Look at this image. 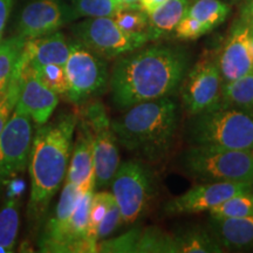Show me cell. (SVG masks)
<instances>
[{
  "mask_svg": "<svg viewBox=\"0 0 253 253\" xmlns=\"http://www.w3.org/2000/svg\"><path fill=\"white\" fill-rule=\"evenodd\" d=\"M182 47L157 45L120 56L110 73L112 102L119 110L135 104L171 97L189 69Z\"/></svg>",
  "mask_w": 253,
  "mask_h": 253,
  "instance_id": "obj_1",
  "label": "cell"
},
{
  "mask_svg": "<svg viewBox=\"0 0 253 253\" xmlns=\"http://www.w3.org/2000/svg\"><path fill=\"white\" fill-rule=\"evenodd\" d=\"M78 120V114L65 113L37 129L30 154L28 214L33 220L43 217L67 175Z\"/></svg>",
  "mask_w": 253,
  "mask_h": 253,
  "instance_id": "obj_2",
  "label": "cell"
},
{
  "mask_svg": "<svg viewBox=\"0 0 253 253\" xmlns=\"http://www.w3.org/2000/svg\"><path fill=\"white\" fill-rule=\"evenodd\" d=\"M119 144L140 160L158 162L172 148L178 128V106L171 97L141 102L112 121Z\"/></svg>",
  "mask_w": 253,
  "mask_h": 253,
  "instance_id": "obj_3",
  "label": "cell"
},
{
  "mask_svg": "<svg viewBox=\"0 0 253 253\" xmlns=\"http://www.w3.org/2000/svg\"><path fill=\"white\" fill-rule=\"evenodd\" d=\"M188 131L194 145L252 150L253 112L218 106L191 116Z\"/></svg>",
  "mask_w": 253,
  "mask_h": 253,
  "instance_id": "obj_4",
  "label": "cell"
},
{
  "mask_svg": "<svg viewBox=\"0 0 253 253\" xmlns=\"http://www.w3.org/2000/svg\"><path fill=\"white\" fill-rule=\"evenodd\" d=\"M182 164L190 176L202 181L253 185L251 150H232L192 144L183 154Z\"/></svg>",
  "mask_w": 253,
  "mask_h": 253,
  "instance_id": "obj_5",
  "label": "cell"
},
{
  "mask_svg": "<svg viewBox=\"0 0 253 253\" xmlns=\"http://www.w3.org/2000/svg\"><path fill=\"white\" fill-rule=\"evenodd\" d=\"M110 185L125 224H134L143 216L156 191L154 173L141 160L120 164Z\"/></svg>",
  "mask_w": 253,
  "mask_h": 253,
  "instance_id": "obj_6",
  "label": "cell"
},
{
  "mask_svg": "<svg viewBox=\"0 0 253 253\" xmlns=\"http://www.w3.org/2000/svg\"><path fill=\"white\" fill-rule=\"evenodd\" d=\"M65 71L69 84L66 96L74 104H84L102 94L109 84L110 74L104 59L77 40L71 41Z\"/></svg>",
  "mask_w": 253,
  "mask_h": 253,
  "instance_id": "obj_7",
  "label": "cell"
},
{
  "mask_svg": "<svg viewBox=\"0 0 253 253\" xmlns=\"http://www.w3.org/2000/svg\"><path fill=\"white\" fill-rule=\"evenodd\" d=\"M79 116L87 122L93 136L95 189H104L112 184L121 164L119 142L113 131L112 121L99 101L88 103Z\"/></svg>",
  "mask_w": 253,
  "mask_h": 253,
  "instance_id": "obj_8",
  "label": "cell"
},
{
  "mask_svg": "<svg viewBox=\"0 0 253 253\" xmlns=\"http://www.w3.org/2000/svg\"><path fill=\"white\" fill-rule=\"evenodd\" d=\"M75 40L104 60L118 59L141 48L148 37L129 36L112 17L87 18L72 27Z\"/></svg>",
  "mask_w": 253,
  "mask_h": 253,
  "instance_id": "obj_9",
  "label": "cell"
},
{
  "mask_svg": "<svg viewBox=\"0 0 253 253\" xmlns=\"http://www.w3.org/2000/svg\"><path fill=\"white\" fill-rule=\"evenodd\" d=\"M223 79L216 60L204 58L188 69L181 84L183 107L190 116L219 106Z\"/></svg>",
  "mask_w": 253,
  "mask_h": 253,
  "instance_id": "obj_10",
  "label": "cell"
},
{
  "mask_svg": "<svg viewBox=\"0 0 253 253\" xmlns=\"http://www.w3.org/2000/svg\"><path fill=\"white\" fill-rule=\"evenodd\" d=\"M32 141V119L15 106L0 134V184L26 170Z\"/></svg>",
  "mask_w": 253,
  "mask_h": 253,
  "instance_id": "obj_11",
  "label": "cell"
},
{
  "mask_svg": "<svg viewBox=\"0 0 253 253\" xmlns=\"http://www.w3.org/2000/svg\"><path fill=\"white\" fill-rule=\"evenodd\" d=\"M71 6L61 0H33L21 9L17 19V34L25 40L58 32L74 21Z\"/></svg>",
  "mask_w": 253,
  "mask_h": 253,
  "instance_id": "obj_12",
  "label": "cell"
},
{
  "mask_svg": "<svg viewBox=\"0 0 253 253\" xmlns=\"http://www.w3.org/2000/svg\"><path fill=\"white\" fill-rule=\"evenodd\" d=\"M253 192V185L233 182H209L188 190L164 207L169 214H192L210 211L233 196Z\"/></svg>",
  "mask_w": 253,
  "mask_h": 253,
  "instance_id": "obj_13",
  "label": "cell"
},
{
  "mask_svg": "<svg viewBox=\"0 0 253 253\" xmlns=\"http://www.w3.org/2000/svg\"><path fill=\"white\" fill-rule=\"evenodd\" d=\"M223 82L253 73V41L250 26L237 19L216 59Z\"/></svg>",
  "mask_w": 253,
  "mask_h": 253,
  "instance_id": "obj_14",
  "label": "cell"
},
{
  "mask_svg": "<svg viewBox=\"0 0 253 253\" xmlns=\"http://www.w3.org/2000/svg\"><path fill=\"white\" fill-rule=\"evenodd\" d=\"M21 71L17 107L38 126L48 122L59 103V95L39 80L31 65L20 56Z\"/></svg>",
  "mask_w": 253,
  "mask_h": 253,
  "instance_id": "obj_15",
  "label": "cell"
},
{
  "mask_svg": "<svg viewBox=\"0 0 253 253\" xmlns=\"http://www.w3.org/2000/svg\"><path fill=\"white\" fill-rule=\"evenodd\" d=\"M77 140L72 148L66 182L72 183L81 194L95 190L93 136L87 122L79 116Z\"/></svg>",
  "mask_w": 253,
  "mask_h": 253,
  "instance_id": "obj_16",
  "label": "cell"
},
{
  "mask_svg": "<svg viewBox=\"0 0 253 253\" xmlns=\"http://www.w3.org/2000/svg\"><path fill=\"white\" fill-rule=\"evenodd\" d=\"M80 195L81 192L74 184L68 182L65 183L54 213L47 221L45 230L40 238L39 248L41 252L62 253L69 219Z\"/></svg>",
  "mask_w": 253,
  "mask_h": 253,
  "instance_id": "obj_17",
  "label": "cell"
},
{
  "mask_svg": "<svg viewBox=\"0 0 253 253\" xmlns=\"http://www.w3.org/2000/svg\"><path fill=\"white\" fill-rule=\"evenodd\" d=\"M207 227L223 249L231 251L253 250V216L242 218L210 216Z\"/></svg>",
  "mask_w": 253,
  "mask_h": 253,
  "instance_id": "obj_18",
  "label": "cell"
},
{
  "mask_svg": "<svg viewBox=\"0 0 253 253\" xmlns=\"http://www.w3.org/2000/svg\"><path fill=\"white\" fill-rule=\"evenodd\" d=\"M71 42L61 32H54L48 36L26 40L21 56L30 65H60L65 67Z\"/></svg>",
  "mask_w": 253,
  "mask_h": 253,
  "instance_id": "obj_19",
  "label": "cell"
},
{
  "mask_svg": "<svg viewBox=\"0 0 253 253\" xmlns=\"http://www.w3.org/2000/svg\"><path fill=\"white\" fill-rule=\"evenodd\" d=\"M191 0H167L149 15L148 38L160 40L171 34L177 24L188 13Z\"/></svg>",
  "mask_w": 253,
  "mask_h": 253,
  "instance_id": "obj_20",
  "label": "cell"
},
{
  "mask_svg": "<svg viewBox=\"0 0 253 253\" xmlns=\"http://www.w3.org/2000/svg\"><path fill=\"white\" fill-rule=\"evenodd\" d=\"M176 253H221L219 243L207 226H190L173 233Z\"/></svg>",
  "mask_w": 253,
  "mask_h": 253,
  "instance_id": "obj_21",
  "label": "cell"
},
{
  "mask_svg": "<svg viewBox=\"0 0 253 253\" xmlns=\"http://www.w3.org/2000/svg\"><path fill=\"white\" fill-rule=\"evenodd\" d=\"M219 106L253 110V73L237 80L223 82Z\"/></svg>",
  "mask_w": 253,
  "mask_h": 253,
  "instance_id": "obj_22",
  "label": "cell"
},
{
  "mask_svg": "<svg viewBox=\"0 0 253 253\" xmlns=\"http://www.w3.org/2000/svg\"><path fill=\"white\" fill-rule=\"evenodd\" d=\"M26 40L18 34L0 41V97L7 89Z\"/></svg>",
  "mask_w": 253,
  "mask_h": 253,
  "instance_id": "obj_23",
  "label": "cell"
},
{
  "mask_svg": "<svg viewBox=\"0 0 253 253\" xmlns=\"http://www.w3.org/2000/svg\"><path fill=\"white\" fill-rule=\"evenodd\" d=\"M231 13V5L224 0H191L188 14L197 19L209 30L219 26Z\"/></svg>",
  "mask_w": 253,
  "mask_h": 253,
  "instance_id": "obj_24",
  "label": "cell"
},
{
  "mask_svg": "<svg viewBox=\"0 0 253 253\" xmlns=\"http://www.w3.org/2000/svg\"><path fill=\"white\" fill-rule=\"evenodd\" d=\"M18 199L8 198L0 210V252L13 251L19 230Z\"/></svg>",
  "mask_w": 253,
  "mask_h": 253,
  "instance_id": "obj_25",
  "label": "cell"
},
{
  "mask_svg": "<svg viewBox=\"0 0 253 253\" xmlns=\"http://www.w3.org/2000/svg\"><path fill=\"white\" fill-rule=\"evenodd\" d=\"M136 253H176L173 235L156 226L142 229Z\"/></svg>",
  "mask_w": 253,
  "mask_h": 253,
  "instance_id": "obj_26",
  "label": "cell"
},
{
  "mask_svg": "<svg viewBox=\"0 0 253 253\" xmlns=\"http://www.w3.org/2000/svg\"><path fill=\"white\" fill-rule=\"evenodd\" d=\"M69 6L75 20L79 18L113 17L123 7L120 0H71Z\"/></svg>",
  "mask_w": 253,
  "mask_h": 253,
  "instance_id": "obj_27",
  "label": "cell"
},
{
  "mask_svg": "<svg viewBox=\"0 0 253 253\" xmlns=\"http://www.w3.org/2000/svg\"><path fill=\"white\" fill-rule=\"evenodd\" d=\"M112 18L118 26L129 36L148 37L149 15L140 7H122Z\"/></svg>",
  "mask_w": 253,
  "mask_h": 253,
  "instance_id": "obj_28",
  "label": "cell"
},
{
  "mask_svg": "<svg viewBox=\"0 0 253 253\" xmlns=\"http://www.w3.org/2000/svg\"><path fill=\"white\" fill-rule=\"evenodd\" d=\"M113 194L107 191H99L93 194L89 208V217H88L87 240L93 246L95 252L97 248V227L102 221L104 214L108 210L109 205L114 202Z\"/></svg>",
  "mask_w": 253,
  "mask_h": 253,
  "instance_id": "obj_29",
  "label": "cell"
},
{
  "mask_svg": "<svg viewBox=\"0 0 253 253\" xmlns=\"http://www.w3.org/2000/svg\"><path fill=\"white\" fill-rule=\"evenodd\" d=\"M217 218H242L253 216V192L233 196L209 211Z\"/></svg>",
  "mask_w": 253,
  "mask_h": 253,
  "instance_id": "obj_30",
  "label": "cell"
},
{
  "mask_svg": "<svg viewBox=\"0 0 253 253\" xmlns=\"http://www.w3.org/2000/svg\"><path fill=\"white\" fill-rule=\"evenodd\" d=\"M30 65V63H28ZM39 80L58 95H66L68 91V79L65 67L60 65H31Z\"/></svg>",
  "mask_w": 253,
  "mask_h": 253,
  "instance_id": "obj_31",
  "label": "cell"
},
{
  "mask_svg": "<svg viewBox=\"0 0 253 253\" xmlns=\"http://www.w3.org/2000/svg\"><path fill=\"white\" fill-rule=\"evenodd\" d=\"M141 227L126 231L115 238L102 239L97 243L96 252L104 253H136V245L140 238Z\"/></svg>",
  "mask_w": 253,
  "mask_h": 253,
  "instance_id": "obj_32",
  "label": "cell"
},
{
  "mask_svg": "<svg viewBox=\"0 0 253 253\" xmlns=\"http://www.w3.org/2000/svg\"><path fill=\"white\" fill-rule=\"evenodd\" d=\"M20 71L21 62L19 60L7 89H6L4 95L0 97V134L4 130L5 126L7 125L8 120L11 119L12 113H13L15 106H17L19 97V84H20Z\"/></svg>",
  "mask_w": 253,
  "mask_h": 253,
  "instance_id": "obj_33",
  "label": "cell"
},
{
  "mask_svg": "<svg viewBox=\"0 0 253 253\" xmlns=\"http://www.w3.org/2000/svg\"><path fill=\"white\" fill-rule=\"evenodd\" d=\"M211 32L209 28L198 21L197 19L191 17L186 13L184 18L177 24V26L173 30L175 37L177 39L181 40H196L199 39L201 37Z\"/></svg>",
  "mask_w": 253,
  "mask_h": 253,
  "instance_id": "obj_34",
  "label": "cell"
},
{
  "mask_svg": "<svg viewBox=\"0 0 253 253\" xmlns=\"http://www.w3.org/2000/svg\"><path fill=\"white\" fill-rule=\"evenodd\" d=\"M122 223L123 221L121 212H120V209L118 204H116V201L114 199V202L109 205L108 210H107L106 214H104L102 221H101L99 227H97V240L100 242V240L106 239L113 232H115Z\"/></svg>",
  "mask_w": 253,
  "mask_h": 253,
  "instance_id": "obj_35",
  "label": "cell"
},
{
  "mask_svg": "<svg viewBox=\"0 0 253 253\" xmlns=\"http://www.w3.org/2000/svg\"><path fill=\"white\" fill-rule=\"evenodd\" d=\"M17 0H0V41Z\"/></svg>",
  "mask_w": 253,
  "mask_h": 253,
  "instance_id": "obj_36",
  "label": "cell"
},
{
  "mask_svg": "<svg viewBox=\"0 0 253 253\" xmlns=\"http://www.w3.org/2000/svg\"><path fill=\"white\" fill-rule=\"evenodd\" d=\"M26 190V184L23 179L12 178L7 184V197L18 199Z\"/></svg>",
  "mask_w": 253,
  "mask_h": 253,
  "instance_id": "obj_37",
  "label": "cell"
},
{
  "mask_svg": "<svg viewBox=\"0 0 253 253\" xmlns=\"http://www.w3.org/2000/svg\"><path fill=\"white\" fill-rule=\"evenodd\" d=\"M253 18V0H243L242 6H240L239 20L243 23L250 25V21Z\"/></svg>",
  "mask_w": 253,
  "mask_h": 253,
  "instance_id": "obj_38",
  "label": "cell"
},
{
  "mask_svg": "<svg viewBox=\"0 0 253 253\" xmlns=\"http://www.w3.org/2000/svg\"><path fill=\"white\" fill-rule=\"evenodd\" d=\"M166 1L167 0H140L138 4H140V8L142 11L145 12L148 15H150Z\"/></svg>",
  "mask_w": 253,
  "mask_h": 253,
  "instance_id": "obj_39",
  "label": "cell"
},
{
  "mask_svg": "<svg viewBox=\"0 0 253 253\" xmlns=\"http://www.w3.org/2000/svg\"><path fill=\"white\" fill-rule=\"evenodd\" d=\"M250 33H251V38H252V41H253V18L251 19V21H250Z\"/></svg>",
  "mask_w": 253,
  "mask_h": 253,
  "instance_id": "obj_40",
  "label": "cell"
},
{
  "mask_svg": "<svg viewBox=\"0 0 253 253\" xmlns=\"http://www.w3.org/2000/svg\"><path fill=\"white\" fill-rule=\"evenodd\" d=\"M224 1H226V2H236V1H240V0H224Z\"/></svg>",
  "mask_w": 253,
  "mask_h": 253,
  "instance_id": "obj_41",
  "label": "cell"
},
{
  "mask_svg": "<svg viewBox=\"0 0 253 253\" xmlns=\"http://www.w3.org/2000/svg\"><path fill=\"white\" fill-rule=\"evenodd\" d=\"M251 151H252V155H253V149H252V150H251Z\"/></svg>",
  "mask_w": 253,
  "mask_h": 253,
  "instance_id": "obj_42",
  "label": "cell"
}]
</instances>
